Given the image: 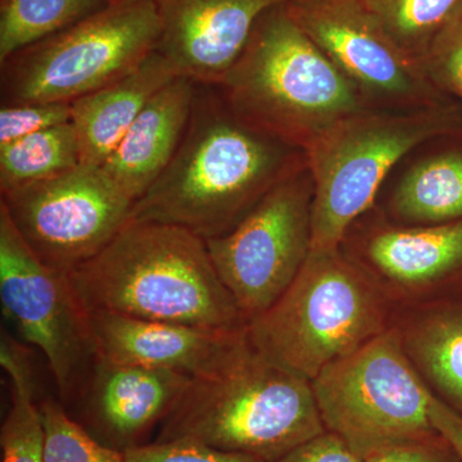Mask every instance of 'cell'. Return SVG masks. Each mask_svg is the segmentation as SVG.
Returning <instances> with one entry per match:
<instances>
[{
    "label": "cell",
    "mask_w": 462,
    "mask_h": 462,
    "mask_svg": "<svg viewBox=\"0 0 462 462\" xmlns=\"http://www.w3.org/2000/svg\"><path fill=\"white\" fill-rule=\"evenodd\" d=\"M45 433L44 462H125L123 452L103 445L57 401L41 404Z\"/></svg>",
    "instance_id": "cb8c5ba5"
},
{
    "label": "cell",
    "mask_w": 462,
    "mask_h": 462,
    "mask_svg": "<svg viewBox=\"0 0 462 462\" xmlns=\"http://www.w3.org/2000/svg\"><path fill=\"white\" fill-rule=\"evenodd\" d=\"M71 103H25L0 108V147L71 123Z\"/></svg>",
    "instance_id": "4316f807"
},
{
    "label": "cell",
    "mask_w": 462,
    "mask_h": 462,
    "mask_svg": "<svg viewBox=\"0 0 462 462\" xmlns=\"http://www.w3.org/2000/svg\"><path fill=\"white\" fill-rule=\"evenodd\" d=\"M89 319L97 357L191 379L215 375L249 342L247 328L212 330L108 311H91Z\"/></svg>",
    "instance_id": "5bb4252c"
},
{
    "label": "cell",
    "mask_w": 462,
    "mask_h": 462,
    "mask_svg": "<svg viewBox=\"0 0 462 462\" xmlns=\"http://www.w3.org/2000/svg\"><path fill=\"white\" fill-rule=\"evenodd\" d=\"M197 85L190 79L176 76L157 91L100 166L108 180L134 203L175 156L189 125Z\"/></svg>",
    "instance_id": "2e32d148"
},
{
    "label": "cell",
    "mask_w": 462,
    "mask_h": 462,
    "mask_svg": "<svg viewBox=\"0 0 462 462\" xmlns=\"http://www.w3.org/2000/svg\"><path fill=\"white\" fill-rule=\"evenodd\" d=\"M81 425L118 452L144 445L191 383L189 376L97 357L90 367Z\"/></svg>",
    "instance_id": "9a60e30c"
},
{
    "label": "cell",
    "mask_w": 462,
    "mask_h": 462,
    "mask_svg": "<svg viewBox=\"0 0 462 462\" xmlns=\"http://www.w3.org/2000/svg\"><path fill=\"white\" fill-rule=\"evenodd\" d=\"M67 278L87 312L212 330L248 325L216 272L206 240L175 225L130 220Z\"/></svg>",
    "instance_id": "7a4b0ae2"
},
{
    "label": "cell",
    "mask_w": 462,
    "mask_h": 462,
    "mask_svg": "<svg viewBox=\"0 0 462 462\" xmlns=\"http://www.w3.org/2000/svg\"><path fill=\"white\" fill-rule=\"evenodd\" d=\"M365 462H460L442 437L385 447L365 457Z\"/></svg>",
    "instance_id": "f1b7e54d"
},
{
    "label": "cell",
    "mask_w": 462,
    "mask_h": 462,
    "mask_svg": "<svg viewBox=\"0 0 462 462\" xmlns=\"http://www.w3.org/2000/svg\"><path fill=\"white\" fill-rule=\"evenodd\" d=\"M133 205L100 167L85 165L5 191L0 200L33 254L63 275L107 247Z\"/></svg>",
    "instance_id": "30bf717a"
},
{
    "label": "cell",
    "mask_w": 462,
    "mask_h": 462,
    "mask_svg": "<svg viewBox=\"0 0 462 462\" xmlns=\"http://www.w3.org/2000/svg\"><path fill=\"white\" fill-rule=\"evenodd\" d=\"M384 330L378 291L340 249L310 252L291 287L247 325L258 352L311 382Z\"/></svg>",
    "instance_id": "5b68a950"
},
{
    "label": "cell",
    "mask_w": 462,
    "mask_h": 462,
    "mask_svg": "<svg viewBox=\"0 0 462 462\" xmlns=\"http://www.w3.org/2000/svg\"><path fill=\"white\" fill-rule=\"evenodd\" d=\"M421 65L436 87L462 99V3L431 42Z\"/></svg>",
    "instance_id": "484cf974"
},
{
    "label": "cell",
    "mask_w": 462,
    "mask_h": 462,
    "mask_svg": "<svg viewBox=\"0 0 462 462\" xmlns=\"http://www.w3.org/2000/svg\"><path fill=\"white\" fill-rule=\"evenodd\" d=\"M275 462H365L345 440L331 431L307 440Z\"/></svg>",
    "instance_id": "f546056e"
},
{
    "label": "cell",
    "mask_w": 462,
    "mask_h": 462,
    "mask_svg": "<svg viewBox=\"0 0 462 462\" xmlns=\"http://www.w3.org/2000/svg\"><path fill=\"white\" fill-rule=\"evenodd\" d=\"M385 32L421 63L431 42L462 0H364Z\"/></svg>",
    "instance_id": "603a6c76"
},
{
    "label": "cell",
    "mask_w": 462,
    "mask_h": 462,
    "mask_svg": "<svg viewBox=\"0 0 462 462\" xmlns=\"http://www.w3.org/2000/svg\"><path fill=\"white\" fill-rule=\"evenodd\" d=\"M2 462H44L45 433L33 392L12 388L11 409L0 430Z\"/></svg>",
    "instance_id": "d4e9b609"
},
{
    "label": "cell",
    "mask_w": 462,
    "mask_h": 462,
    "mask_svg": "<svg viewBox=\"0 0 462 462\" xmlns=\"http://www.w3.org/2000/svg\"><path fill=\"white\" fill-rule=\"evenodd\" d=\"M440 106L366 108L334 125L307 148L314 180L312 252L336 251L352 223L373 206L394 166L422 143L448 132Z\"/></svg>",
    "instance_id": "8992f818"
},
{
    "label": "cell",
    "mask_w": 462,
    "mask_h": 462,
    "mask_svg": "<svg viewBox=\"0 0 462 462\" xmlns=\"http://www.w3.org/2000/svg\"><path fill=\"white\" fill-rule=\"evenodd\" d=\"M161 21L157 51L176 76L217 87L264 12L289 0H154Z\"/></svg>",
    "instance_id": "4fadbf2b"
},
{
    "label": "cell",
    "mask_w": 462,
    "mask_h": 462,
    "mask_svg": "<svg viewBox=\"0 0 462 462\" xmlns=\"http://www.w3.org/2000/svg\"><path fill=\"white\" fill-rule=\"evenodd\" d=\"M391 205L393 214L406 223L462 220V154H436L413 165L401 179Z\"/></svg>",
    "instance_id": "d6986e66"
},
{
    "label": "cell",
    "mask_w": 462,
    "mask_h": 462,
    "mask_svg": "<svg viewBox=\"0 0 462 462\" xmlns=\"http://www.w3.org/2000/svg\"><path fill=\"white\" fill-rule=\"evenodd\" d=\"M79 165L74 125H58L0 147V193L62 175Z\"/></svg>",
    "instance_id": "44dd1931"
},
{
    "label": "cell",
    "mask_w": 462,
    "mask_h": 462,
    "mask_svg": "<svg viewBox=\"0 0 462 462\" xmlns=\"http://www.w3.org/2000/svg\"><path fill=\"white\" fill-rule=\"evenodd\" d=\"M285 8L370 108L439 106L424 67L392 39L364 0H289Z\"/></svg>",
    "instance_id": "8fae6325"
},
{
    "label": "cell",
    "mask_w": 462,
    "mask_h": 462,
    "mask_svg": "<svg viewBox=\"0 0 462 462\" xmlns=\"http://www.w3.org/2000/svg\"><path fill=\"white\" fill-rule=\"evenodd\" d=\"M0 302L23 342L41 349L62 396L96 361L89 312L69 278L33 254L0 206Z\"/></svg>",
    "instance_id": "7c38bea8"
},
{
    "label": "cell",
    "mask_w": 462,
    "mask_h": 462,
    "mask_svg": "<svg viewBox=\"0 0 462 462\" xmlns=\"http://www.w3.org/2000/svg\"><path fill=\"white\" fill-rule=\"evenodd\" d=\"M109 0H2L0 63L18 51L80 23Z\"/></svg>",
    "instance_id": "7402d4cb"
},
{
    "label": "cell",
    "mask_w": 462,
    "mask_h": 462,
    "mask_svg": "<svg viewBox=\"0 0 462 462\" xmlns=\"http://www.w3.org/2000/svg\"><path fill=\"white\" fill-rule=\"evenodd\" d=\"M0 364L11 378L12 388L33 392L32 369L26 348L5 330L0 339Z\"/></svg>",
    "instance_id": "4dcf8cb0"
},
{
    "label": "cell",
    "mask_w": 462,
    "mask_h": 462,
    "mask_svg": "<svg viewBox=\"0 0 462 462\" xmlns=\"http://www.w3.org/2000/svg\"><path fill=\"white\" fill-rule=\"evenodd\" d=\"M306 153L238 117L217 88L197 85L171 162L133 205L130 220L175 225L202 239L233 230Z\"/></svg>",
    "instance_id": "6da1fadb"
},
{
    "label": "cell",
    "mask_w": 462,
    "mask_h": 462,
    "mask_svg": "<svg viewBox=\"0 0 462 462\" xmlns=\"http://www.w3.org/2000/svg\"><path fill=\"white\" fill-rule=\"evenodd\" d=\"M325 430L363 457L401 443L439 436L431 392L404 349L400 330H384L311 382Z\"/></svg>",
    "instance_id": "ba28073f"
},
{
    "label": "cell",
    "mask_w": 462,
    "mask_h": 462,
    "mask_svg": "<svg viewBox=\"0 0 462 462\" xmlns=\"http://www.w3.org/2000/svg\"><path fill=\"white\" fill-rule=\"evenodd\" d=\"M324 431L311 380L269 360L249 340L223 370L191 380L156 440H194L275 462Z\"/></svg>",
    "instance_id": "277c9868"
},
{
    "label": "cell",
    "mask_w": 462,
    "mask_h": 462,
    "mask_svg": "<svg viewBox=\"0 0 462 462\" xmlns=\"http://www.w3.org/2000/svg\"><path fill=\"white\" fill-rule=\"evenodd\" d=\"M125 462H264L188 439L144 443L124 452Z\"/></svg>",
    "instance_id": "83f0119b"
},
{
    "label": "cell",
    "mask_w": 462,
    "mask_h": 462,
    "mask_svg": "<svg viewBox=\"0 0 462 462\" xmlns=\"http://www.w3.org/2000/svg\"><path fill=\"white\" fill-rule=\"evenodd\" d=\"M366 256L382 275L400 284L436 282L462 264V220L380 230L367 242Z\"/></svg>",
    "instance_id": "ac0fdd59"
},
{
    "label": "cell",
    "mask_w": 462,
    "mask_h": 462,
    "mask_svg": "<svg viewBox=\"0 0 462 462\" xmlns=\"http://www.w3.org/2000/svg\"><path fill=\"white\" fill-rule=\"evenodd\" d=\"M312 200L314 180L306 160L233 230L206 240L216 272L245 320L269 310L309 258Z\"/></svg>",
    "instance_id": "9c48e42d"
},
{
    "label": "cell",
    "mask_w": 462,
    "mask_h": 462,
    "mask_svg": "<svg viewBox=\"0 0 462 462\" xmlns=\"http://www.w3.org/2000/svg\"><path fill=\"white\" fill-rule=\"evenodd\" d=\"M401 334L415 369L462 411V311L425 315Z\"/></svg>",
    "instance_id": "ffe728a7"
},
{
    "label": "cell",
    "mask_w": 462,
    "mask_h": 462,
    "mask_svg": "<svg viewBox=\"0 0 462 462\" xmlns=\"http://www.w3.org/2000/svg\"><path fill=\"white\" fill-rule=\"evenodd\" d=\"M160 36L154 0H109L0 63L2 106L75 102L138 69Z\"/></svg>",
    "instance_id": "52a82bcc"
},
{
    "label": "cell",
    "mask_w": 462,
    "mask_h": 462,
    "mask_svg": "<svg viewBox=\"0 0 462 462\" xmlns=\"http://www.w3.org/2000/svg\"><path fill=\"white\" fill-rule=\"evenodd\" d=\"M175 78L172 67L156 51L129 75L72 102L80 165L102 166L152 97Z\"/></svg>",
    "instance_id": "e0dca14e"
},
{
    "label": "cell",
    "mask_w": 462,
    "mask_h": 462,
    "mask_svg": "<svg viewBox=\"0 0 462 462\" xmlns=\"http://www.w3.org/2000/svg\"><path fill=\"white\" fill-rule=\"evenodd\" d=\"M430 419L434 430L448 443L452 451L462 462V415L439 398L431 394L430 401Z\"/></svg>",
    "instance_id": "1f68e13d"
},
{
    "label": "cell",
    "mask_w": 462,
    "mask_h": 462,
    "mask_svg": "<svg viewBox=\"0 0 462 462\" xmlns=\"http://www.w3.org/2000/svg\"><path fill=\"white\" fill-rule=\"evenodd\" d=\"M216 88L243 121L303 152L339 121L370 108L285 5L258 18Z\"/></svg>",
    "instance_id": "3957f363"
}]
</instances>
